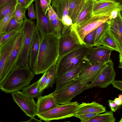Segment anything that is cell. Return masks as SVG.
I'll return each instance as SVG.
<instances>
[{"mask_svg": "<svg viewBox=\"0 0 122 122\" xmlns=\"http://www.w3.org/2000/svg\"><path fill=\"white\" fill-rule=\"evenodd\" d=\"M41 36L39 51L33 70L35 75L47 71L56 64L59 56L57 36L53 33Z\"/></svg>", "mask_w": 122, "mask_h": 122, "instance_id": "1", "label": "cell"}, {"mask_svg": "<svg viewBox=\"0 0 122 122\" xmlns=\"http://www.w3.org/2000/svg\"><path fill=\"white\" fill-rule=\"evenodd\" d=\"M35 74L29 66L15 68L10 72L0 84V89L6 93L20 91L29 85Z\"/></svg>", "mask_w": 122, "mask_h": 122, "instance_id": "2", "label": "cell"}, {"mask_svg": "<svg viewBox=\"0 0 122 122\" xmlns=\"http://www.w3.org/2000/svg\"><path fill=\"white\" fill-rule=\"evenodd\" d=\"M92 47L83 45L59 57L56 64V76L79 65L85 59Z\"/></svg>", "mask_w": 122, "mask_h": 122, "instance_id": "3", "label": "cell"}, {"mask_svg": "<svg viewBox=\"0 0 122 122\" xmlns=\"http://www.w3.org/2000/svg\"><path fill=\"white\" fill-rule=\"evenodd\" d=\"M79 105L77 101L58 105L50 110L37 113L36 116L40 120L46 122L74 117Z\"/></svg>", "mask_w": 122, "mask_h": 122, "instance_id": "4", "label": "cell"}, {"mask_svg": "<svg viewBox=\"0 0 122 122\" xmlns=\"http://www.w3.org/2000/svg\"><path fill=\"white\" fill-rule=\"evenodd\" d=\"M89 85L81 83L76 79L58 91H54V96L58 104H67L70 102L76 96L89 88Z\"/></svg>", "mask_w": 122, "mask_h": 122, "instance_id": "5", "label": "cell"}, {"mask_svg": "<svg viewBox=\"0 0 122 122\" xmlns=\"http://www.w3.org/2000/svg\"><path fill=\"white\" fill-rule=\"evenodd\" d=\"M22 27L24 32V37L17 67L29 66L30 49L34 33L37 28L33 21L27 18L24 20Z\"/></svg>", "mask_w": 122, "mask_h": 122, "instance_id": "6", "label": "cell"}, {"mask_svg": "<svg viewBox=\"0 0 122 122\" xmlns=\"http://www.w3.org/2000/svg\"><path fill=\"white\" fill-rule=\"evenodd\" d=\"M110 19L108 16H95L84 22L77 25H73L70 26L74 32L80 44L85 45L83 40L88 34L97 28L102 23L110 21Z\"/></svg>", "mask_w": 122, "mask_h": 122, "instance_id": "7", "label": "cell"}, {"mask_svg": "<svg viewBox=\"0 0 122 122\" xmlns=\"http://www.w3.org/2000/svg\"><path fill=\"white\" fill-rule=\"evenodd\" d=\"M107 66V63L105 62L88 61L81 71L76 79L82 83L92 82Z\"/></svg>", "mask_w": 122, "mask_h": 122, "instance_id": "8", "label": "cell"}, {"mask_svg": "<svg viewBox=\"0 0 122 122\" xmlns=\"http://www.w3.org/2000/svg\"><path fill=\"white\" fill-rule=\"evenodd\" d=\"M24 37V32L22 27L13 49L5 64L2 76L0 78V84L12 70L17 68V62L22 47Z\"/></svg>", "mask_w": 122, "mask_h": 122, "instance_id": "9", "label": "cell"}, {"mask_svg": "<svg viewBox=\"0 0 122 122\" xmlns=\"http://www.w3.org/2000/svg\"><path fill=\"white\" fill-rule=\"evenodd\" d=\"M13 100L27 116L34 117L37 114V106L33 98L17 91L12 93Z\"/></svg>", "mask_w": 122, "mask_h": 122, "instance_id": "10", "label": "cell"}, {"mask_svg": "<svg viewBox=\"0 0 122 122\" xmlns=\"http://www.w3.org/2000/svg\"><path fill=\"white\" fill-rule=\"evenodd\" d=\"M82 45L70 27L59 38V57Z\"/></svg>", "mask_w": 122, "mask_h": 122, "instance_id": "11", "label": "cell"}, {"mask_svg": "<svg viewBox=\"0 0 122 122\" xmlns=\"http://www.w3.org/2000/svg\"><path fill=\"white\" fill-rule=\"evenodd\" d=\"M122 6L114 0H93V16H108L110 17L114 11H120Z\"/></svg>", "mask_w": 122, "mask_h": 122, "instance_id": "12", "label": "cell"}, {"mask_svg": "<svg viewBox=\"0 0 122 122\" xmlns=\"http://www.w3.org/2000/svg\"><path fill=\"white\" fill-rule=\"evenodd\" d=\"M107 66L101 72L97 78L90 84L89 88L98 87H107L115 80L116 73L114 70V63L110 60L107 63Z\"/></svg>", "mask_w": 122, "mask_h": 122, "instance_id": "13", "label": "cell"}, {"mask_svg": "<svg viewBox=\"0 0 122 122\" xmlns=\"http://www.w3.org/2000/svg\"><path fill=\"white\" fill-rule=\"evenodd\" d=\"M88 61L86 58L79 65L68 71L56 76L55 82L56 92L76 79L83 67Z\"/></svg>", "mask_w": 122, "mask_h": 122, "instance_id": "14", "label": "cell"}, {"mask_svg": "<svg viewBox=\"0 0 122 122\" xmlns=\"http://www.w3.org/2000/svg\"><path fill=\"white\" fill-rule=\"evenodd\" d=\"M36 26L41 36L52 33L51 25L46 14L42 10L39 4V0H35Z\"/></svg>", "mask_w": 122, "mask_h": 122, "instance_id": "15", "label": "cell"}, {"mask_svg": "<svg viewBox=\"0 0 122 122\" xmlns=\"http://www.w3.org/2000/svg\"><path fill=\"white\" fill-rule=\"evenodd\" d=\"M20 30L0 46V78L14 47Z\"/></svg>", "mask_w": 122, "mask_h": 122, "instance_id": "16", "label": "cell"}, {"mask_svg": "<svg viewBox=\"0 0 122 122\" xmlns=\"http://www.w3.org/2000/svg\"><path fill=\"white\" fill-rule=\"evenodd\" d=\"M113 50L103 46L92 47L86 58L88 61H97L107 63L110 60L111 54Z\"/></svg>", "mask_w": 122, "mask_h": 122, "instance_id": "17", "label": "cell"}, {"mask_svg": "<svg viewBox=\"0 0 122 122\" xmlns=\"http://www.w3.org/2000/svg\"><path fill=\"white\" fill-rule=\"evenodd\" d=\"M108 32L120 51L119 56H122V17L120 11L116 18L110 20Z\"/></svg>", "mask_w": 122, "mask_h": 122, "instance_id": "18", "label": "cell"}, {"mask_svg": "<svg viewBox=\"0 0 122 122\" xmlns=\"http://www.w3.org/2000/svg\"><path fill=\"white\" fill-rule=\"evenodd\" d=\"M41 36L36 28L32 39L29 52V66L33 71L39 53Z\"/></svg>", "mask_w": 122, "mask_h": 122, "instance_id": "19", "label": "cell"}, {"mask_svg": "<svg viewBox=\"0 0 122 122\" xmlns=\"http://www.w3.org/2000/svg\"><path fill=\"white\" fill-rule=\"evenodd\" d=\"M37 98V114L50 110L59 105L54 97L53 92Z\"/></svg>", "mask_w": 122, "mask_h": 122, "instance_id": "20", "label": "cell"}, {"mask_svg": "<svg viewBox=\"0 0 122 122\" xmlns=\"http://www.w3.org/2000/svg\"><path fill=\"white\" fill-rule=\"evenodd\" d=\"M106 112V107L96 102L93 101L91 103L82 102L79 105L75 115L92 113L99 114Z\"/></svg>", "mask_w": 122, "mask_h": 122, "instance_id": "21", "label": "cell"}, {"mask_svg": "<svg viewBox=\"0 0 122 122\" xmlns=\"http://www.w3.org/2000/svg\"><path fill=\"white\" fill-rule=\"evenodd\" d=\"M93 0H86L82 10L73 25H79L93 17Z\"/></svg>", "mask_w": 122, "mask_h": 122, "instance_id": "22", "label": "cell"}, {"mask_svg": "<svg viewBox=\"0 0 122 122\" xmlns=\"http://www.w3.org/2000/svg\"><path fill=\"white\" fill-rule=\"evenodd\" d=\"M47 15L51 25L52 33L59 38L62 34L64 27L63 24L53 9L48 10Z\"/></svg>", "mask_w": 122, "mask_h": 122, "instance_id": "23", "label": "cell"}, {"mask_svg": "<svg viewBox=\"0 0 122 122\" xmlns=\"http://www.w3.org/2000/svg\"><path fill=\"white\" fill-rule=\"evenodd\" d=\"M51 6L61 20L68 16V0H51Z\"/></svg>", "mask_w": 122, "mask_h": 122, "instance_id": "24", "label": "cell"}, {"mask_svg": "<svg viewBox=\"0 0 122 122\" xmlns=\"http://www.w3.org/2000/svg\"><path fill=\"white\" fill-rule=\"evenodd\" d=\"M86 0H68V15L73 24L84 6Z\"/></svg>", "mask_w": 122, "mask_h": 122, "instance_id": "25", "label": "cell"}, {"mask_svg": "<svg viewBox=\"0 0 122 122\" xmlns=\"http://www.w3.org/2000/svg\"><path fill=\"white\" fill-rule=\"evenodd\" d=\"M38 81L33 82L22 90V92L32 98H37L41 96L44 91H41L38 86Z\"/></svg>", "mask_w": 122, "mask_h": 122, "instance_id": "26", "label": "cell"}, {"mask_svg": "<svg viewBox=\"0 0 122 122\" xmlns=\"http://www.w3.org/2000/svg\"><path fill=\"white\" fill-rule=\"evenodd\" d=\"M115 120L113 112L111 110L107 111L102 114H99L86 122H115Z\"/></svg>", "mask_w": 122, "mask_h": 122, "instance_id": "27", "label": "cell"}, {"mask_svg": "<svg viewBox=\"0 0 122 122\" xmlns=\"http://www.w3.org/2000/svg\"><path fill=\"white\" fill-rule=\"evenodd\" d=\"M56 64L48 70L49 74L45 82L40 88L41 91H44L46 88L53 87L56 76Z\"/></svg>", "mask_w": 122, "mask_h": 122, "instance_id": "28", "label": "cell"}, {"mask_svg": "<svg viewBox=\"0 0 122 122\" xmlns=\"http://www.w3.org/2000/svg\"><path fill=\"white\" fill-rule=\"evenodd\" d=\"M110 21L104 22L96 29L94 46L99 45L102 39L108 31Z\"/></svg>", "mask_w": 122, "mask_h": 122, "instance_id": "29", "label": "cell"}, {"mask_svg": "<svg viewBox=\"0 0 122 122\" xmlns=\"http://www.w3.org/2000/svg\"><path fill=\"white\" fill-rule=\"evenodd\" d=\"M99 45L107 47L120 53V51L116 42L111 36L108 31L103 36Z\"/></svg>", "mask_w": 122, "mask_h": 122, "instance_id": "30", "label": "cell"}, {"mask_svg": "<svg viewBox=\"0 0 122 122\" xmlns=\"http://www.w3.org/2000/svg\"><path fill=\"white\" fill-rule=\"evenodd\" d=\"M17 3V0H13L0 7V20L10 13L15 8Z\"/></svg>", "mask_w": 122, "mask_h": 122, "instance_id": "31", "label": "cell"}, {"mask_svg": "<svg viewBox=\"0 0 122 122\" xmlns=\"http://www.w3.org/2000/svg\"><path fill=\"white\" fill-rule=\"evenodd\" d=\"M27 9L17 3L15 8L14 16L16 21L19 22L23 21L26 18L25 12Z\"/></svg>", "mask_w": 122, "mask_h": 122, "instance_id": "32", "label": "cell"}, {"mask_svg": "<svg viewBox=\"0 0 122 122\" xmlns=\"http://www.w3.org/2000/svg\"><path fill=\"white\" fill-rule=\"evenodd\" d=\"M15 8L9 14L0 20V34H5V29L8 24L15 15Z\"/></svg>", "mask_w": 122, "mask_h": 122, "instance_id": "33", "label": "cell"}, {"mask_svg": "<svg viewBox=\"0 0 122 122\" xmlns=\"http://www.w3.org/2000/svg\"><path fill=\"white\" fill-rule=\"evenodd\" d=\"M23 21L20 23L17 22L14 15L8 24L5 29V34L12 30H20L22 27Z\"/></svg>", "mask_w": 122, "mask_h": 122, "instance_id": "34", "label": "cell"}, {"mask_svg": "<svg viewBox=\"0 0 122 122\" xmlns=\"http://www.w3.org/2000/svg\"><path fill=\"white\" fill-rule=\"evenodd\" d=\"M96 29L88 34L85 36L83 40L85 45L89 47L94 46Z\"/></svg>", "mask_w": 122, "mask_h": 122, "instance_id": "35", "label": "cell"}, {"mask_svg": "<svg viewBox=\"0 0 122 122\" xmlns=\"http://www.w3.org/2000/svg\"><path fill=\"white\" fill-rule=\"evenodd\" d=\"M99 114L97 113H87L84 114L75 115L74 117L79 118L81 122H86L91 118Z\"/></svg>", "mask_w": 122, "mask_h": 122, "instance_id": "36", "label": "cell"}, {"mask_svg": "<svg viewBox=\"0 0 122 122\" xmlns=\"http://www.w3.org/2000/svg\"><path fill=\"white\" fill-rule=\"evenodd\" d=\"M51 0H39V4L42 10L46 14L48 11L49 5L51 4Z\"/></svg>", "mask_w": 122, "mask_h": 122, "instance_id": "37", "label": "cell"}, {"mask_svg": "<svg viewBox=\"0 0 122 122\" xmlns=\"http://www.w3.org/2000/svg\"><path fill=\"white\" fill-rule=\"evenodd\" d=\"M20 30H12L4 34L2 41L0 43V46L11 38Z\"/></svg>", "mask_w": 122, "mask_h": 122, "instance_id": "38", "label": "cell"}, {"mask_svg": "<svg viewBox=\"0 0 122 122\" xmlns=\"http://www.w3.org/2000/svg\"><path fill=\"white\" fill-rule=\"evenodd\" d=\"M33 4H31L28 7L27 9L28 11V16L31 20L35 19H36V12L34 9Z\"/></svg>", "mask_w": 122, "mask_h": 122, "instance_id": "39", "label": "cell"}, {"mask_svg": "<svg viewBox=\"0 0 122 122\" xmlns=\"http://www.w3.org/2000/svg\"><path fill=\"white\" fill-rule=\"evenodd\" d=\"M49 74V71L47 70L43 73L41 77L38 81V86L41 88L42 86L46 80Z\"/></svg>", "mask_w": 122, "mask_h": 122, "instance_id": "40", "label": "cell"}, {"mask_svg": "<svg viewBox=\"0 0 122 122\" xmlns=\"http://www.w3.org/2000/svg\"><path fill=\"white\" fill-rule=\"evenodd\" d=\"M108 102L109 103V105L113 112H115L121 107V106L117 105L114 101L109 100Z\"/></svg>", "mask_w": 122, "mask_h": 122, "instance_id": "41", "label": "cell"}, {"mask_svg": "<svg viewBox=\"0 0 122 122\" xmlns=\"http://www.w3.org/2000/svg\"><path fill=\"white\" fill-rule=\"evenodd\" d=\"M112 84L114 87L122 91V81L115 80Z\"/></svg>", "mask_w": 122, "mask_h": 122, "instance_id": "42", "label": "cell"}, {"mask_svg": "<svg viewBox=\"0 0 122 122\" xmlns=\"http://www.w3.org/2000/svg\"><path fill=\"white\" fill-rule=\"evenodd\" d=\"M114 101L117 105L121 106L122 105V100L119 98L117 97L114 99Z\"/></svg>", "mask_w": 122, "mask_h": 122, "instance_id": "43", "label": "cell"}, {"mask_svg": "<svg viewBox=\"0 0 122 122\" xmlns=\"http://www.w3.org/2000/svg\"><path fill=\"white\" fill-rule=\"evenodd\" d=\"M35 0H25V7L27 9Z\"/></svg>", "mask_w": 122, "mask_h": 122, "instance_id": "44", "label": "cell"}, {"mask_svg": "<svg viewBox=\"0 0 122 122\" xmlns=\"http://www.w3.org/2000/svg\"><path fill=\"white\" fill-rule=\"evenodd\" d=\"M42 122V120H38L36 118L34 117H30V118L29 120L24 121H21V122Z\"/></svg>", "mask_w": 122, "mask_h": 122, "instance_id": "45", "label": "cell"}, {"mask_svg": "<svg viewBox=\"0 0 122 122\" xmlns=\"http://www.w3.org/2000/svg\"><path fill=\"white\" fill-rule=\"evenodd\" d=\"M18 3L20 4L22 6L25 7V0H17Z\"/></svg>", "mask_w": 122, "mask_h": 122, "instance_id": "46", "label": "cell"}, {"mask_svg": "<svg viewBox=\"0 0 122 122\" xmlns=\"http://www.w3.org/2000/svg\"><path fill=\"white\" fill-rule=\"evenodd\" d=\"M13 0H0V7L7 2Z\"/></svg>", "mask_w": 122, "mask_h": 122, "instance_id": "47", "label": "cell"}, {"mask_svg": "<svg viewBox=\"0 0 122 122\" xmlns=\"http://www.w3.org/2000/svg\"><path fill=\"white\" fill-rule=\"evenodd\" d=\"M120 64L118 67L122 68V56H119Z\"/></svg>", "mask_w": 122, "mask_h": 122, "instance_id": "48", "label": "cell"}, {"mask_svg": "<svg viewBox=\"0 0 122 122\" xmlns=\"http://www.w3.org/2000/svg\"><path fill=\"white\" fill-rule=\"evenodd\" d=\"M116 0L122 6V0Z\"/></svg>", "mask_w": 122, "mask_h": 122, "instance_id": "49", "label": "cell"}, {"mask_svg": "<svg viewBox=\"0 0 122 122\" xmlns=\"http://www.w3.org/2000/svg\"><path fill=\"white\" fill-rule=\"evenodd\" d=\"M118 97L122 100V94H120L118 95Z\"/></svg>", "mask_w": 122, "mask_h": 122, "instance_id": "50", "label": "cell"}, {"mask_svg": "<svg viewBox=\"0 0 122 122\" xmlns=\"http://www.w3.org/2000/svg\"><path fill=\"white\" fill-rule=\"evenodd\" d=\"M120 13L121 15V16L122 17V9L121 10V11H120Z\"/></svg>", "mask_w": 122, "mask_h": 122, "instance_id": "51", "label": "cell"}, {"mask_svg": "<svg viewBox=\"0 0 122 122\" xmlns=\"http://www.w3.org/2000/svg\"><path fill=\"white\" fill-rule=\"evenodd\" d=\"M119 122H122V117L121 118V119L120 121H119Z\"/></svg>", "mask_w": 122, "mask_h": 122, "instance_id": "52", "label": "cell"}, {"mask_svg": "<svg viewBox=\"0 0 122 122\" xmlns=\"http://www.w3.org/2000/svg\"></svg>", "mask_w": 122, "mask_h": 122, "instance_id": "53", "label": "cell"}]
</instances>
